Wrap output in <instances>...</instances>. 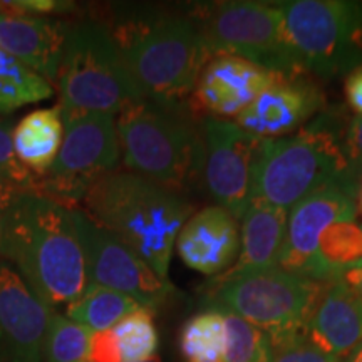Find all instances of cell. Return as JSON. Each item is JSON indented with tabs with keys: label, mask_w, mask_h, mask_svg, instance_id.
I'll list each match as a JSON object with an SVG mask.
<instances>
[{
	"label": "cell",
	"mask_w": 362,
	"mask_h": 362,
	"mask_svg": "<svg viewBox=\"0 0 362 362\" xmlns=\"http://www.w3.org/2000/svg\"><path fill=\"white\" fill-rule=\"evenodd\" d=\"M0 259L47 307L71 305L93 287L71 210L29 192L4 214Z\"/></svg>",
	"instance_id": "cell-1"
},
{
	"label": "cell",
	"mask_w": 362,
	"mask_h": 362,
	"mask_svg": "<svg viewBox=\"0 0 362 362\" xmlns=\"http://www.w3.org/2000/svg\"><path fill=\"white\" fill-rule=\"evenodd\" d=\"M79 208L141 255L161 279L170 280L176 238L192 216V205L183 194L117 168L93 181Z\"/></svg>",
	"instance_id": "cell-2"
},
{
	"label": "cell",
	"mask_w": 362,
	"mask_h": 362,
	"mask_svg": "<svg viewBox=\"0 0 362 362\" xmlns=\"http://www.w3.org/2000/svg\"><path fill=\"white\" fill-rule=\"evenodd\" d=\"M144 98L163 106H188L211 59L189 17L168 13L124 17L106 25Z\"/></svg>",
	"instance_id": "cell-3"
},
{
	"label": "cell",
	"mask_w": 362,
	"mask_h": 362,
	"mask_svg": "<svg viewBox=\"0 0 362 362\" xmlns=\"http://www.w3.org/2000/svg\"><path fill=\"white\" fill-rule=\"evenodd\" d=\"M189 106H163L141 99L116 116L124 170L183 194L203 171L202 126Z\"/></svg>",
	"instance_id": "cell-4"
},
{
	"label": "cell",
	"mask_w": 362,
	"mask_h": 362,
	"mask_svg": "<svg viewBox=\"0 0 362 362\" xmlns=\"http://www.w3.org/2000/svg\"><path fill=\"white\" fill-rule=\"evenodd\" d=\"M342 131L336 129L329 115H320L291 136L260 139L252 168L250 202L288 211L330 181L349 176Z\"/></svg>",
	"instance_id": "cell-5"
},
{
	"label": "cell",
	"mask_w": 362,
	"mask_h": 362,
	"mask_svg": "<svg viewBox=\"0 0 362 362\" xmlns=\"http://www.w3.org/2000/svg\"><path fill=\"white\" fill-rule=\"evenodd\" d=\"M62 111L119 115L144 94L131 78L106 24H71L56 81Z\"/></svg>",
	"instance_id": "cell-6"
},
{
	"label": "cell",
	"mask_w": 362,
	"mask_h": 362,
	"mask_svg": "<svg viewBox=\"0 0 362 362\" xmlns=\"http://www.w3.org/2000/svg\"><path fill=\"white\" fill-rule=\"evenodd\" d=\"M189 19L211 57L235 56L277 74H305L285 34L279 4L255 0L202 4Z\"/></svg>",
	"instance_id": "cell-7"
},
{
	"label": "cell",
	"mask_w": 362,
	"mask_h": 362,
	"mask_svg": "<svg viewBox=\"0 0 362 362\" xmlns=\"http://www.w3.org/2000/svg\"><path fill=\"white\" fill-rule=\"evenodd\" d=\"M324 284L275 267L238 279L210 282L206 305L242 317L265 330L274 344L305 334Z\"/></svg>",
	"instance_id": "cell-8"
},
{
	"label": "cell",
	"mask_w": 362,
	"mask_h": 362,
	"mask_svg": "<svg viewBox=\"0 0 362 362\" xmlns=\"http://www.w3.org/2000/svg\"><path fill=\"white\" fill-rule=\"evenodd\" d=\"M279 7L305 74L332 79L362 66V2L288 0Z\"/></svg>",
	"instance_id": "cell-9"
},
{
	"label": "cell",
	"mask_w": 362,
	"mask_h": 362,
	"mask_svg": "<svg viewBox=\"0 0 362 362\" xmlns=\"http://www.w3.org/2000/svg\"><path fill=\"white\" fill-rule=\"evenodd\" d=\"M64 139L47 173L39 176L35 193L67 210L79 208L93 181L117 170L121 161L116 115L62 111Z\"/></svg>",
	"instance_id": "cell-10"
},
{
	"label": "cell",
	"mask_w": 362,
	"mask_h": 362,
	"mask_svg": "<svg viewBox=\"0 0 362 362\" xmlns=\"http://www.w3.org/2000/svg\"><path fill=\"white\" fill-rule=\"evenodd\" d=\"M71 215L93 285L126 293L151 310L173 293V284L161 279L123 240L99 226L81 208L71 210Z\"/></svg>",
	"instance_id": "cell-11"
},
{
	"label": "cell",
	"mask_w": 362,
	"mask_h": 362,
	"mask_svg": "<svg viewBox=\"0 0 362 362\" xmlns=\"http://www.w3.org/2000/svg\"><path fill=\"white\" fill-rule=\"evenodd\" d=\"M359 181L342 176L296 203L287 216V230L279 267L291 274L319 280L317 247L324 230L336 221H356Z\"/></svg>",
	"instance_id": "cell-12"
},
{
	"label": "cell",
	"mask_w": 362,
	"mask_h": 362,
	"mask_svg": "<svg viewBox=\"0 0 362 362\" xmlns=\"http://www.w3.org/2000/svg\"><path fill=\"white\" fill-rule=\"evenodd\" d=\"M203 175L210 197L237 220L250 205L252 168L260 138L233 121L203 117Z\"/></svg>",
	"instance_id": "cell-13"
},
{
	"label": "cell",
	"mask_w": 362,
	"mask_h": 362,
	"mask_svg": "<svg viewBox=\"0 0 362 362\" xmlns=\"http://www.w3.org/2000/svg\"><path fill=\"white\" fill-rule=\"evenodd\" d=\"M324 106V90L307 74H275L274 81L233 123L260 139L284 138L305 128Z\"/></svg>",
	"instance_id": "cell-14"
},
{
	"label": "cell",
	"mask_w": 362,
	"mask_h": 362,
	"mask_svg": "<svg viewBox=\"0 0 362 362\" xmlns=\"http://www.w3.org/2000/svg\"><path fill=\"white\" fill-rule=\"evenodd\" d=\"M52 310L0 259V362H42Z\"/></svg>",
	"instance_id": "cell-15"
},
{
	"label": "cell",
	"mask_w": 362,
	"mask_h": 362,
	"mask_svg": "<svg viewBox=\"0 0 362 362\" xmlns=\"http://www.w3.org/2000/svg\"><path fill=\"white\" fill-rule=\"evenodd\" d=\"M270 72L235 56H215L203 67L189 98L194 116L235 119L274 81Z\"/></svg>",
	"instance_id": "cell-16"
},
{
	"label": "cell",
	"mask_w": 362,
	"mask_h": 362,
	"mask_svg": "<svg viewBox=\"0 0 362 362\" xmlns=\"http://www.w3.org/2000/svg\"><path fill=\"white\" fill-rule=\"evenodd\" d=\"M175 247L189 269L206 277H218L238 257V220L218 205L203 208L181 226Z\"/></svg>",
	"instance_id": "cell-17"
},
{
	"label": "cell",
	"mask_w": 362,
	"mask_h": 362,
	"mask_svg": "<svg viewBox=\"0 0 362 362\" xmlns=\"http://www.w3.org/2000/svg\"><path fill=\"white\" fill-rule=\"evenodd\" d=\"M71 24L0 7V49L56 83Z\"/></svg>",
	"instance_id": "cell-18"
},
{
	"label": "cell",
	"mask_w": 362,
	"mask_h": 362,
	"mask_svg": "<svg viewBox=\"0 0 362 362\" xmlns=\"http://www.w3.org/2000/svg\"><path fill=\"white\" fill-rule=\"evenodd\" d=\"M305 336L315 347L341 362L362 344V302L341 279L324 284Z\"/></svg>",
	"instance_id": "cell-19"
},
{
	"label": "cell",
	"mask_w": 362,
	"mask_h": 362,
	"mask_svg": "<svg viewBox=\"0 0 362 362\" xmlns=\"http://www.w3.org/2000/svg\"><path fill=\"white\" fill-rule=\"evenodd\" d=\"M287 216L288 211L282 208L252 200L242 218L237 260L228 270L210 282H223L279 267L280 250L287 230Z\"/></svg>",
	"instance_id": "cell-20"
},
{
	"label": "cell",
	"mask_w": 362,
	"mask_h": 362,
	"mask_svg": "<svg viewBox=\"0 0 362 362\" xmlns=\"http://www.w3.org/2000/svg\"><path fill=\"white\" fill-rule=\"evenodd\" d=\"M13 149L21 163L42 176L51 170L64 139L61 107H45L29 112L13 128Z\"/></svg>",
	"instance_id": "cell-21"
},
{
	"label": "cell",
	"mask_w": 362,
	"mask_h": 362,
	"mask_svg": "<svg viewBox=\"0 0 362 362\" xmlns=\"http://www.w3.org/2000/svg\"><path fill=\"white\" fill-rule=\"evenodd\" d=\"M143 307L133 297L111 288L93 285L83 297L67 305L66 317L93 332L115 329L131 312Z\"/></svg>",
	"instance_id": "cell-22"
},
{
	"label": "cell",
	"mask_w": 362,
	"mask_h": 362,
	"mask_svg": "<svg viewBox=\"0 0 362 362\" xmlns=\"http://www.w3.org/2000/svg\"><path fill=\"white\" fill-rule=\"evenodd\" d=\"M54 86L37 72L0 49V115L49 99Z\"/></svg>",
	"instance_id": "cell-23"
},
{
	"label": "cell",
	"mask_w": 362,
	"mask_h": 362,
	"mask_svg": "<svg viewBox=\"0 0 362 362\" xmlns=\"http://www.w3.org/2000/svg\"><path fill=\"white\" fill-rule=\"evenodd\" d=\"M362 262V225L336 221L324 230L317 247L319 280L329 282L347 267Z\"/></svg>",
	"instance_id": "cell-24"
},
{
	"label": "cell",
	"mask_w": 362,
	"mask_h": 362,
	"mask_svg": "<svg viewBox=\"0 0 362 362\" xmlns=\"http://www.w3.org/2000/svg\"><path fill=\"white\" fill-rule=\"evenodd\" d=\"M225 320L221 312L208 309L187 320L180 334L185 362H225Z\"/></svg>",
	"instance_id": "cell-25"
},
{
	"label": "cell",
	"mask_w": 362,
	"mask_h": 362,
	"mask_svg": "<svg viewBox=\"0 0 362 362\" xmlns=\"http://www.w3.org/2000/svg\"><path fill=\"white\" fill-rule=\"evenodd\" d=\"M218 312L225 320V362H270L272 342L265 330L232 312Z\"/></svg>",
	"instance_id": "cell-26"
},
{
	"label": "cell",
	"mask_w": 362,
	"mask_h": 362,
	"mask_svg": "<svg viewBox=\"0 0 362 362\" xmlns=\"http://www.w3.org/2000/svg\"><path fill=\"white\" fill-rule=\"evenodd\" d=\"M112 330L119 342L123 362H143L156 356L160 337L151 309L139 307L124 317Z\"/></svg>",
	"instance_id": "cell-27"
},
{
	"label": "cell",
	"mask_w": 362,
	"mask_h": 362,
	"mask_svg": "<svg viewBox=\"0 0 362 362\" xmlns=\"http://www.w3.org/2000/svg\"><path fill=\"white\" fill-rule=\"evenodd\" d=\"M93 330L69 317L52 314L44 342L45 362H81L86 361Z\"/></svg>",
	"instance_id": "cell-28"
},
{
	"label": "cell",
	"mask_w": 362,
	"mask_h": 362,
	"mask_svg": "<svg viewBox=\"0 0 362 362\" xmlns=\"http://www.w3.org/2000/svg\"><path fill=\"white\" fill-rule=\"evenodd\" d=\"M13 129L8 119L0 117V176L17 185L24 192H34L39 176L21 163L13 149Z\"/></svg>",
	"instance_id": "cell-29"
},
{
	"label": "cell",
	"mask_w": 362,
	"mask_h": 362,
	"mask_svg": "<svg viewBox=\"0 0 362 362\" xmlns=\"http://www.w3.org/2000/svg\"><path fill=\"white\" fill-rule=\"evenodd\" d=\"M270 362H341L315 347L305 334L272 344Z\"/></svg>",
	"instance_id": "cell-30"
},
{
	"label": "cell",
	"mask_w": 362,
	"mask_h": 362,
	"mask_svg": "<svg viewBox=\"0 0 362 362\" xmlns=\"http://www.w3.org/2000/svg\"><path fill=\"white\" fill-rule=\"evenodd\" d=\"M342 149L352 180L362 178V117L354 116L342 131Z\"/></svg>",
	"instance_id": "cell-31"
},
{
	"label": "cell",
	"mask_w": 362,
	"mask_h": 362,
	"mask_svg": "<svg viewBox=\"0 0 362 362\" xmlns=\"http://www.w3.org/2000/svg\"><path fill=\"white\" fill-rule=\"evenodd\" d=\"M89 362H123L121 347L117 342L115 330H101L93 332L88 351Z\"/></svg>",
	"instance_id": "cell-32"
},
{
	"label": "cell",
	"mask_w": 362,
	"mask_h": 362,
	"mask_svg": "<svg viewBox=\"0 0 362 362\" xmlns=\"http://www.w3.org/2000/svg\"><path fill=\"white\" fill-rule=\"evenodd\" d=\"M0 7L11 12L49 17L51 13H62L72 11V8H74V4L59 2V0H13V2H0Z\"/></svg>",
	"instance_id": "cell-33"
},
{
	"label": "cell",
	"mask_w": 362,
	"mask_h": 362,
	"mask_svg": "<svg viewBox=\"0 0 362 362\" xmlns=\"http://www.w3.org/2000/svg\"><path fill=\"white\" fill-rule=\"evenodd\" d=\"M344 94L349 107L356 112V116L362 117V66L346 76L344 83Z\"/></svg>",
	"instance_id": "cell-34"
},
{
	"label": "cell",
	"mask_w": 362,
	"mask_h": 362,
	"mask_svg": "<svg viewBox=\"0 0 362 362\" xmlns=\"http://www.w3.org/2000/svg\"><path fill=\"white\" fill-rule=\"evenodd\" d=\"M24 193L29 192H24V189L17 187V185H13L8 180L4 178V176H0V214H6L8 208L17 202V198Z\"/></svg>",
	"instance_id": "cell-35"
},
{
	"label": "cell",
	"mask_w": 362,
	"mask_h": 362,
	"mask_svg": "<svg viewBox=\"0 0 362 362\" xmlns=\"http://www.w3.org/2000/svg\"><path fill=\"white\" fill-rule=\"evenodd\" d=\"M336 279H341L362 302V262L344 269Z\"/></svg>",
	"instance_id": "cell-36"
},
{
	"label": "cell",
	"mask_w": 362,
	"mask_h": 362,
	"mask_svg": "<svg viewBox=\"0 0 362 362\" xmlns=\"http://www.w3.org/2000/svg\"><path fill=\"white\" fill-rule=\"evenodd\" d=\"M342 362H362V344L357 347L354 352H352V354L347 356Z\"/></svg>",
	"instance_id": "cell-37"
},
{
	"label": "cell",
	"mask_w": 362,
	"mask_h": 362,
	"mask_svg": "<svg viewBox=\"0 0 362 362\" xmlns=\"http://www.w3.org/2000/svg\"><path fill=\"white\" fill-rule=\"evenodd\" d=\"M356 208H357V215H361L362 218V180L357 187V193H356Z\"/></svg>",
	"instance_id": "cell-38"
},
{
	"label": "cell",
	"mask_w": 362,
	"mask_h": 362,
	"mask_svg": "<svg viewBox=\"0 0 362 362\" xmlns=\"http://www.w3.org/2000/svg\"><path fill=\"white\" fill-rule=\"evenodd\" d=\"M2 228H4V215L0 214V242H2Z\"/></svg>",
	"instance_id": "cell-39"
},
{
	"label": "cell",
	"mask_w": 362,
	"mask_h": 362,
	"mask_svg": "<svg viewBox=\"0 0 362 362\" xmlns=\"http://www.w3.org/2000/svg\"><path fill=\"white\" fill-rule=\"evenodd\" d=\"M143 362H161V359L158 356H153V357H149V359H146V361H143Z\"/></svg>",
	"instance_id": "cell-40"
},
{
	"label": "cell",
	"mask_w": 362,
	"mask_h": 362,
	"mask_svg": "<svg viewBox=\"0 0 362 362\" xmlns=\"http://www.w3.org/2000/svg\"><path fill=\"white\" fill-rule=\"evenodd\" d=\"M81 362H89V361H81Z\"/></svg>",
	"instance_id": "cell-41"
}]
</instances>
